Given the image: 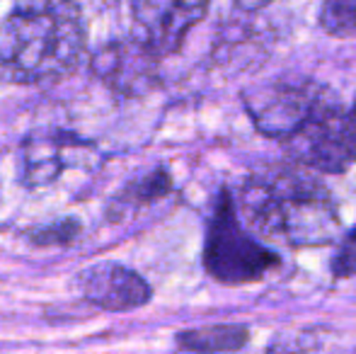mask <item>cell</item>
Listing matches in <instances>:
<instances>
[{
	"instance_id": "1",
	"label": "cell",
	"mask_w": 356,
	"mask_h": 354,
	"mask_svg": "<svg viewBox=\"0 0 356 354\" xmlns=\"http://www.w3.org/2000/svg\"><path fill=\"white\" fill-rule=\"evenodd\" d=\"M235 207L252 231L291 248L330 246L342 231L330 189L298 163L269 166L245 177Z\"/></svg>"
},
{
	"instance_id": "2",
	"label": "cell",
	"mask_w": 356,
	"mask_h": 354,
	"mask_svg": "<svg viewBox=\"0 0 356 354\" xmlns=\"http://www.w3.org/2000/svg\"><path fill=\"white\" fill-rule=\"evenodd\" d=\"M85 39L75 0H17L0 24V68L24 86L56 83L75 71Z\"/></svg>"
},
{
	"instance_id": "3",
	"label": "cell",
	"mask_w": 356,
	"mask_h": 354,
	"mask_svg": "<svg viewBox=\"0 0 356 354\" xmlns=\"http://www.w3.org/2000/svg\"><path fill=\"white\" fill-rule=\"evenodd\" d=\"M279 267L282 255L250 236L240 221L233 192L220 187L204 243V269L209 277L225 287H240L259 282Z\"/></svg>"
},
{
	"instance_id": "4",
	"label": "cell",
	"mask_w": 356,
	"mask_h": 354,
	"mask_svg": "<svg viewBox=\"0 0 356 354\" xmlns=\"http://www.w3.org/2000/svg\"><path fill=\"white\" fill-rule=\"evenodd\" d=\"M284 143L291 163L313 172L342 175L356 163V129L337 97L315 109Z\"/></svg>"
},
{
	"instance_id": "5",
	"label": "cell",
	"mask_w": 356,
	"mask_h": 354,
	"mask_svg": "<svg viewBox=\"0 0 356 354\" xmlns=\"http://www.w3.org/2000/svg\"><path fill=\"white\" fill-rule=\"evenodd\" d=\"M332 97L337 95L313 78H274L264 86L243 90L245 112L254 129L279 141L303 127L305 119Z\"/></svg>"
},
{
	"instance_id": "6",
	"label": "cell",
	"mask_w": 356,
	"mask_h": 354,
	"mask_svg": "<svg viewBox=\"0 0 356 354\" xmlns=\"http://www.w3.org/2000/svg\"><path fill=\"white\" fill-rule=\"evenodd\" d=\"M207 13L209 0H131L134 37L160 58L172 56Z\"/></svg>"
},
{
	"instance_id": "7",
	"label": "cell",
	"mask_w": 356,
	"mask_h": 354,
	"mask_svg": "<svg viewBox=\"0 0 356 354\" xmlns=\"http://www.w3.org/2000/svg\"><path fill=\"white\" fill-rule=\"evenodd\" d=\"M158 54L134 39L109 42L92 56V73L122 97H143L160 86Z\"/></svg>"
},
{
	"instance_id": "8",
	"label": "cell",
	"mask_w": 356,
	"mask_h": 354,
	"mask_svg": "<svg viewBox=\"0 0 356 354\" xmlns=\"http://www.w3.org/2000/svg\"><path fill=\"white\" fill-rule=\"evenodd\" d=\"M92 143L66 129H37L22 141V182L29 189L49 187L71 166H78L83 151Z\"/></svg>"
},
{
	"instance_id": "9",
	"label": "cell",
	"mask_w": 356,
	"mask_h": 354,
	"mask_svg": "<svg viewBox=\"0 0 356 354\" xmlns=\"http://www.w3.org/2000/svg\"><path fill=\"white\" fill-rule=\"evenodd\" d=\"M78 289L83 298L102 311L124 313L136 311L150 301V284L138 272L104 260L95 262L78 274Z\"/></svg>"
},
{
	"instance_id": "10",
	"label": "cell",
	"mask_w": 356,
	"mask_h": 354,
	"mask_svg": "<svg viewBox=\"0 0 356 354\" xmlns=\"http://www.w3.org/2000/svg\"><path fill=\"white\" fill-rule=\"evenodd\" d=\"M248 342L250 328L238 325V323H225V325H209L179 332L175 345L184 352H238Z\"/></svg>"
},
{
	"instance_id": "11",
	"label": "cell",
	"mask_w": 356,
	"mask_h": 354,
	"mask_svg": "<svg viewBox=\"0 0 356 354\" xmlns=\"http://www.w3.org/2000/svg\"><path fill=\"white\" fill-rule=\"evenodd\" d=\"M170 192H172V177L165 168H158V170L129 184L124 194L117 197V207H143L155 199H163Z\"/></svg>"
},
{
	"instance_id": "12",
	"label": "cell",
	"mask_w": 356,
	"mask_h": 354,
	"mask_svg": "<svg viewBox=\"0 0 356 354\" xmlns=\"http://www.w3.org/2000/svg\"><path fill=\"white\" fill-rule=\"evenodd\" d=\"M320 27L337 39L356 37V0H323Z\"/></svg>"
},
{
	"instance_id": "13",
	"label": "cell",
	"mask_w": 356,
	"mask_h": 354,
	"mask_svg": "<svg viewBox=\"0 0 356 354\" xmlns=\"http://www.w3.org/2000/svg\"><path fill=\"white\" fill-rule=\"evenodd\" d=\"M330 272L334 279L356 277V226L342 238L339 248L334 250L332 260H330Z\"/></svg>"
},
{
	"instance_id": "14",
	"label": "cell",
	"mask_w": 356,
	"mask_h": 354,
	"mask_svg": "<svg viewBox=\"0 0 356 354\" xmlns=\"http://www.w3.org/2000/svg\"><path fill=\"white\" fill-rule=\"evenodd\" d=\"M78 231L80 226L75 221H58L49 228H39L32 241L37 246H66V243H71L78 236Z\"/></svg>"
},
{
	"instance_id": "15",
	"label": "cell",
	"mask_w": 356,
	"mask_h": 354,
	"mask_svg": "<svg viewBox=\"0 0 356 354\" xmlns=\"http://www.w3.org/2000/svg\"><path fill=\"white\" fill-rule=\"evenodd\" d=\"M235 5H238L240 10H245V13H257V10L267 8L272 0H233Z\"/></svg>"
},
{
	"instance_id": "16",
	"label": "cell",
	"mask_w": 356,
	"mask_h": 354,
	"mask_svg": "<svg viewBox=\"0 0 356 354\" xmlns=\"http://www.w3.org/2000/svg\"><path fill=\"white\" fill-rule=\"evenodd\" d=\"M349 117H352V122H354V129H356V102H354V107L349 109Z\"/></svg>"
}]
</instances>
